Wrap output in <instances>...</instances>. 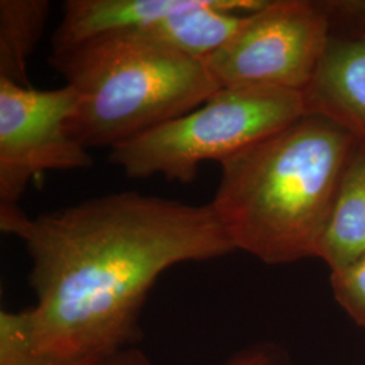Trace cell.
Returning <instances> with one entry per match:
<instances>
[{"mask_svg":"<svg viewBox=\"0 0 365 365\" xmlns=\"http://www.w3.org/2000/svg\"><path fill=\"white\" fill-rule=\"evenodd\" d=\"M49 11L48 0L0 1V78L31 87L27 61L45 31Z\"/></svg>","mask_w":365,"mask_h":365,"instance_id":"cell-11","label":"cell"},{"mask_svg":"<svg viewBox=\"0 0 365 365\" xmlns=\"http://www.w3.org/2000/svg\"><path fill=\"white\" fill-rule=\"evenodd\" d=\"M354 143L329 118L304 114L220 163L210 206L235 250L268 265L317 257Z\"/></svg>","mask_w":365,"mask_h":365,"instance_id":"cell-2","label":"cell"},{"mask_svg":"<svg viewBox=\"0 0 365 365\" xmlns=\"http://www.w3.org/2000/svg\"><path fill=\"white\" fill-rule=\"evenodd\" d=\"M49 61L78 99L66 130L88 150L126 144L195 110L221 88L205 61L140 29L53 52Z\"/></svg>","mask_w":365,"mask_h":365,"instance_id":"cell-3","label":"cell"},{"mask_svg":"<svg viewBox=\"0 0 365 365\" xmlns=\"http://www.w3.org/2000/svg\"><path fill=\"white\" fill-rule=\"evenodd\" d=\"M325 49L302 91L307 114L336 122L365 146V0H327Z\"/></svg>","mask_w":365,"mask_h":365,"instance_id":"cell-7","label":"cell"},{"mask_svg":"<svg viewBox=\"0 0 365 365\" xmlns=\"http://www.w3.org/2000/svg\"><path fill=\"white\" fill-rule=\"evenodd\" d=\"M327 30L325 1L268 0L205 64L221 88L302 92L321 60Z\"/></svg>","mask_w":365,"mask_h":365,"instance_id":"cell-5","label":"cell"},{"mask_svg":"<svg viewBox=\"0 0 365 365\" xmlns=\"http://www.w3.org/2000/svg\"><path fill=\"white\" fill-rule=\"evenodd\" d=\"M190 3L191 0H66L63 19L53 34V52L148 26Z\"/></svg>","mask_w":365,"mask_h":365,"instance_id":"cell-9","label":"cell"},{"mask_svg":"<svg viewBox=\"0 0 365 365\" xmlns=\"http://www.w3.org/2000/svg\"><path fill=\"white\" fill-rule=\"evenodd\" d=\"M330 286L345 313L365 329V253L330 271Z\"/></svg>","mask_w":365,"mask_h":365,"instance_id":"cell-13","label":"cell"},{"mask_svg":"<svg viewBox=\"0 0 365 365\" xmlns=\"http://www.w3.org/2000/svg\"><path fill=\"white\" fill-rule=\"evenodd\" d=\"M304 114L302 92L220 88L195 110L111 149L108 160L130 179L161 175L188 184L195 180L202 163H222Z\"/></svg>","mask_w":365,"mask_h":365,"instance_id":"cell-4","label":"cell"},{"mask_svg":"<svg viewBox=\"0 0 365 365\" xmlns=\"http://www.w3.org/2000/svg\"><path fill=\"white\" fill-rule=\"evenodd\" d=\"M365 253V146L354 143L317 257L330 271Z\"/></svg>","mask_w":365,"mask_h":365,"instance_id":"cell-10","label":"cell"},{"mask_svg":"<svg viewBox=\"0 0 365 365\" xmlns=\"http://www.w3.org/2000/svg\"><path fill=\"white\" fill-rule=\"evenodd\" d=\"M31 259L36 304L22 310L36 352L78 357L138 345L160 274L235 252L209 205L123 191L25 215L10 229Z\"/></svg>","mask_w":365,"mask_h":365,"instance_id":"cell-1","label":"cell"},{"mask_svg":"<svg viewBox=\"0 0 365 365\" xmlns=\"http://www.w3.org/2000/svg\"><path fill=\"white\" fill-rule=\"evenodd\" d=\"M267 1L191 0L187 7L140 30L167 48L205 61L235 37L249 14L259 11Z\"/></svg>","mask_w":365,"mask_h":365,"instance_id":"cell-8","label":"cell"},{"mask_svg":"<svg viewBox=\"0 0 365 365\" xmlns=\"http://www.w3.org/2000/svg\"><path fill=\"white\" fill-rule=\"evenodd\" d=\"M0 365H153L138 346L78 357H56L36 352L27 339L22 310L0 312Z\"/></svg>","mask_w":365,"mask_h":365,"instance_id":"cell-12","label":"cell"},{"mask_svg":"<svg viewBox=\"0 0 365 365\" xmlns=\"http://www.w3.org/2000/svg\"><path fill=\"white\" fill-rule=\"evenodd\" d=\"M279 352L271 345L250 346L235 354L225 365H277Z\"/></svg>","mask_w":365,"mask_h":365,"instance_id":"cell-14","label":"cell"},{"mask_svg":"<svg viewBox=\"0 0 365 365\" xmlns=\"http://www.w3.org/2000/svg\"><path fill=\"white\" fill-rule=\"evenodd\" d=\"M76 93L64 86L34 90L0 78V229H10L26 214L19 200L30 180L46 170H87L90 150L66 130L76 108Z\"/></svg>","mask_w":365,"mask_h":365,"instance_id":"cell-6","label":"cell"}]
</instances>
